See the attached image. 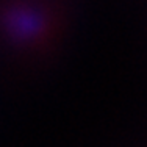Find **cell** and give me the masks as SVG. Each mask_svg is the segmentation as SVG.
I'll use <instances>...</instances> for the list:
<instances>
[{
	"label": "cell",
	"instance_id": "1",
	"mask_svg": "<svg viewBox=\"0 0 147 147\" xmlns=\"http://www.w3.org/2000/svg\"><path fill=\"white\" fill-rule=\"evenodd\" d=\"M0 24L6 38L16 47L28 52L44 50L59 30V19L53 6L41 0L8 6L2 11Z\"/></svg>",
	"mask_w": 147,
	"mask_h": 147
}]
</instances>
